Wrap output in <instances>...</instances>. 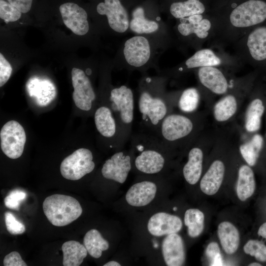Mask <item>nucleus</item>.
<instances>
[{"instance_id":"1","label":"nucleus","mask_w":266,"mask_h":266,"mask_svg":"<svg viewBox=\"0 0 266 266\" xmlns=\"http://www.w3.org/2000/svg\"><path fill=\"white\" fill-rule=\"evenodd\" d=\"M215 29L209 47L224 49L232 46L253 28L266 22V0L234 1L230 7L211 13Z\"/></svg>"},{"instance_id":"2","label":"nucleus","mask_w":266,"mask_h":266,"mask_svg":"<svg viewBox=\"0 0 266 266\" xmlns=\"http://www.w3.org/2000/svg\"><path fill=\"white\" fill-rule=\"evenodd\" d=\"M204 126L203 113L173 111L163 120L157 136L172 153L185 152L203 131Z\"/></svg>"},{"instance_id":"3","label":"nucleus","mask_w":266,"mask_h":266,"mask_svg":"<svg viewBox=\"0 0 266 266\" xmlns=\"http://www.w3.org/2000/svg\"><path fill=\"white\" fill-rule=\"evenodd\" d=\"M159 86L151 78H146L140 88L137 101L144 132L157 136L163 120L173 111L178 94H166Z\"/></svg>"},{"instance_id":"4","label":"nucleus","mask_w":266,"mask_h":266,"mask_svg":"<svg viewBox=\"0 0 266 266\" xmlns=\"http://www.w3.org/2000/svg\"><path fill=\"white\" fill-rule=\"evenodd\" d=\"M130 153L133 165L139 172L155 174L165 167L166 155L172 153L158 136L141 131L132 133Z\"/></svg>"},{"instance_id":"5","label":"nucleus","mask_w":266,"mask_h":266,"mask_svg":"<svg viewBox=\"0 0 266 266\" xmlns=\"http://www.w3.org/2000/svg\"><path fill=\"white\" fill-rule=\"evenodd\" d=\"M260 74L259 71L254 70L237 77L233 86L213 103L212 113L217 123H227L236 117Z\"/></svg>"},{"instance_id":"6","label":"nucleus","mask_w":266,"mask_h":266,"mask_svg":"<svg viewBox=\"0 0 266 266\" xmlns=\"http://www.w3.org/2000/svg\"><path fill=\"white\" fill-rule=\"evenodd\" d=\"M233 55L266 76V22L253 28L232 46Z\"/></svg>"},{"instance_id":"7","label":"nucleus","mask_w":266,"mask_h":266,"mask_svg":"<svg viewBox=\"0 0 266 266\" xmlns=\"http://www.w3.org/2000/svg\"><path fill=\"white\" fill-rule=\"evenodd\" d=\"M202 97L208 104L226 94L234 85L235 72L222 67L205 66L195 70Z\"/></svg>"},{"instance_id":"8","label":"nucleus","mask_w":266,"mask_h":266,"mask_svg":"<svg viewBox=\"0 0 266 266\" xmlns=\"http://www.w3.org/2000/svg\"><path fill=\"white\" fill-rule=\"evenodd\" d=\"M214 29V19L209 13L179 19L176 27L179 36L196 51L211 40Z\"/></svg>"},{"instance_id":"9","label":"nucleus","mask_w":266,"mask_h":266,"mask_svg":"<svg viewBox=\"0 0 266 266\" xmlns=\"http://www.w3.org/2000/svg\"><path fill=\"white\" fill-rule=\"evenodd\" d=\"M242 66L233 54L227 52L224 49L209 47L197 50L174 73L180 74L205 66L222 67L236 73Z\"/></svg>"},{"instance_id":"10","label":"nucleus","mask_w":266,"mask_h":266,"mask_svg":"<svg viewBox=\"0 0 266 266\" xmlns=\"http://www.w3.org/2000/svg\"><path fill=\"white\" fill-rule=\"evenodd\" d=\"M109 102L123 137L127 143L132 134L134 101L131 88L123 85L112 89Z\"/></svg>"},{"instance_id":"11","label":"nucleus","mask_w":266,"mask_h":266,"mask_svg":"<svg viewBox=\"0 0 266 266\" xmlns=\"http://www.w3.org/2000/svg\"><path fill=\"white\" fill-rule=\"evenodd\" d=\"M42 207L48 221L58 227L70 224L82 213L81 206L77 200L61 194L47 197L43 202Z\"/></svg>"},{"instance_id":"12","label":"nucleus","mask_w":266,"mask_h":266,"mask_svg":"<svg viewBox=\"0 0 266 266\" xmlns=\"http://www.w3.org/2000/svg\"><path fill=\"white\" fill-rule=\"evenodd\" d=\"M243 116L245 133L253 134L261 129L262 118L266 111V76L260 74L247 100Z\"/></svg>"},{"instance_id":"13","label":"nucleus","mask_w":266,"mask_h":266,"mask_svg":"<svg viewBox=\"0 0 266 266\" xmlns=\"http://www.w3.org/2000/svg\"><path fill=\"white\" fill-rule=\"evenodd\" d=\"M216 134L204 133L203 131L188 148V160L182 171L185 180L190 185L196 184L201 177L205 149L212 145Z\"/></svg>"},{"instance_id":"14","label":"nucleus","mask_w":266,"mask_h":266,"mask_svg":"<svg viewBox=\"0 0 266 266\" xmlns=\"http://www.w3.org/2000/svg\"><path fill=\"white\" fill-rule=\"evenodd\" d=\"M94 122L100 135L107 139L110 149L116 151L123 149L126 144L117 122L110 106L103 104L97 108L94 114Z\"/></svg>"},{"instance_id":"15","label":"nucleus","mask_w":266,"mask_h":266,"mask_svg":"<svg viewBox=\"0 0 266 266\" xmlns=\"http://www.w3.org/2000/svg\"><path fill=\"white\" fill-rule=\"evenodd\" d=\"M95 167L92 151L81 148L64 159L60 166V171L65 178L77 180L92 172Z\"/></svg>"},{"instance_id":"16","label":"nucleus","mask_w":266,"mask_h":266,"mask_svg":"<svg viewBox=\"0 0 266 266\" xmlns=\"http://www.w3.org/2000/svg\"><path fill=\"white\" fill-rule=\"evenodd\" d=\"M0 147L8 158L15 159L22 154L26 136L24 128L18 122L11 120L2 127L0 133Z\"/></svg>"},{"instance_id":"17","label":"nucleus","mask_w":266,"mask_h":266,"mask_svg":"<svg viewBox=\"0 0 266 266\" xmlns=\"http://www.w3.org/2000/svg\"><path fill=\"white\" fill-rule=\"evenodd\" d=\"M71 79L74 89L72 98L76 106L83 111H90L96 96L89 78L83 70L73 67Z\"/></svg>"},{"instance_id":"18","label":"nucleus","mask_w":266,"mask_h":266,"mask_svg":"<svg viewBox=\"0 0 266 266\" xmlns=\"http://www.w3.org/2000/svg\"><path fill=\"white\" fill-rule=\"evenodd\" d=\"M132 167L130 151L122 149L116 151L103 164L101 173L102 176L120 184L124 183Z\"/></svg>"},{"instance_id":"19","label":"nucleus","mask_w":266,"mask_h":266,"mask_svg":"<svg viewBox=\"0 0 266 266\" xmlns=\"http://www.w3.org/2000/svg\"><path fill=\"white\" fill-rule=\"evenodd\" d=\"M64 23L74 33L78 35L86 34L89 31L86 10L81 6L72 1L62 3L59 7Z\"/></svg>"},{"instance_id":"20","label":"nucleus","mask_w":266,"mask_h":266,"mask_svg":"<svg viewBox=\"0 0 266 266\" xmlns=\"http://www.w3.org/2000/svg\"><path fill=\"white\" fill-rule=\"evenodd\" d=\"M97 12L106 15L108 24L114 31L125 32L130 26L127 10L119 0H104L97 5Z\"/></svg>"},{"instance_id":"21","label":"nucleus","mask_w":266,"mask_h":266,"mask_svg":"<svg viewBox=\"0 0 266 266\" xmlns=\"http://www.w3.org/2000/svg\"><path fill=\"white\" fill-rule=\"evenodd\" d=\"M151 54L148 40L144 37L135 36L127 40L124 48V55L127 63L139 67L145 65Z\"/></svg>"},{"instance_id":"22","label":"nucleus","mask_w":266,"mask_h":266,"mask_svg":"<svg viewBox=\"0 0 266 266\" xmlns=\"http://www.w3.org/2000/svg\"><path fill=\"white\" fill-rule=\"evenodd\" d=\"M182 227L181 220L178 216L166 212H158L149 219L147 229L153 235L161 236L177 233Z\"/></svg>"},{"instance_id":"23","label":"nucleus","mask_w":266,"mask_h":266,"mask_svg":"<svg viewBox=\"0 0 266 266\" xmlns=\"http://www.w3.org/2000/svg\"><path fill=\"white\" fill-rule=\"evenodd\" d=\"M162 254L168 266H181L185 261L183 240L176 233L167 235L162 242Z\"/></svg>"},{"instance_id":"24","label":"nucleus","mask_w":266,"mask_h":266,"mask_svg":"<svg viewBox=\"0 0 266 266\" xmlns=\"http://www.w3.org/2000/svg\"><path fill=\"white\" fill-rule=\"evenodd\" d=\"M246 137H241L238 143L239 152L251 167L255 166L263 152L264 145V136L259 132L247 134Z\"/></svg>"},{"instance_id":"25","label":"nucleus","mask_w":266,"mask_h":266,"mask_svg":"<svg viewBox=\"0 0 266 266\" xmlns=\"http://www.w3.org/2000/svg\"><path fill=\"white\" fill-rule=\"evenodd\" d=\"M26 87L29 95L33 97L40 106L49 104L57 95L55 85L46 78L33 77L29 80Z\"/></svg>"},{"instance_id":"26","label":"nucleus","mask_w":266,"mask_h":266,"mask_svg":"<svg viewBox=\"0 0 266 266\" xmlns=\"http://www.w3.org/2000/svg\"><path fill=\"white\" fill-rule=\"evenodd\" d=\"M225 174V165L220 159L214 160L200 182V188L205 194L213 195L219 190Z\"/></svg>"},{"instance_id":"27","label":"nucleus","mask_w":266,"mask_h":266,"mask_svg":"<svg viewBox=\"0 0 266 266\" xmlns=\"http://www.w3.org/2000/svg\"><path fill=\"white\" fill-rule=\"evenodd\" d=\"M157 192L156 184L147 180L137 182L132 185L126 194V200L131 205L145 206L154 199Z\"/></svg>"},{"instance_id":"28","label":"nucleus","mask_w":266,"mask_h":266,"mask_svg":"<svg viewBox=\"0 0 266 266\" xmlns=\"http://www.w3.org/2000/svg\"><path fill=\"white\" fill-rule=\"evenodd\" d=\"M217 234L221 246L228 254L235 253L239 246V233L236 228L228 221L221 222L218 227Z\"/></svg>"},{"instance_id":"29","label":"nucleus","mask_w":266,"mask_h":266,"mask_svg":"<svg viewBox=\"0 0 266 266\" xmlns=\"http://www.w3.org/2000/svg\"><path fill=\"white\" fill-rule=\"evenodd\" d=\"M256 188L253 170L248 165H243L238 171L236 193L241 201H245L252 196Z\"/></svg>"},{"instance_id":"30","label":"nucleus","mask_w":266,"mask_h":266,"mask_svg":"<svg viewBox=\"0 0 266 266\" xmlns=\"http://www.w3.org/2000/svg\"><path fill=\"white\" fill-rule=\"evenodd\" d=\"M169 12L172 17L179 19L194 14L206 13L207 9L201 0H186L172 2Z\"/></svg>"},{"instance_id":"31","label":"nucleus","mask_w":266,"mask_h":266,"mask_svg":"<svg viewBox=\"0 0 266 266\" xmlns=\"http://www.w3.org/2000/svg\"><path fill=\"white\" fill-rule=\"evenodd\" d=\"M63 265L64 266H79L87 255L85 246L75 240H69L63 243Z\"/></svg>"},{"instance_id":"32","label":"nucleus","mask_w":266,"mask_h":266,"mask_svg":"<svg viewBox=\"0 0 266 266\" xmlns=\"http://www.w3.org/2000/svg\"><path fill=\"white\" fill-rule=\"evenodd\" d=\"M202 99L198 87H190L178 93L175 107L180 112L193 113L197 112Z\"/></svg>"},{"instance_id":"33","label":"nucleus","mask_w":266,"mask_h":266,"mask_svg":"<svg viewBox=\"0 0 266 266\" xmlns=\"http://www.w3.org/2000/svg\"><path fill=\"white\" fill-rule=\"evenodd\" d=\"M83 244L88 253L93 258L100 257L102 252L109 248L108 241L104 239L96 229H91L85 234Z\"/></svg>"},{"instance_id":"34","label":"nucleus","mask_w":266,"mask_h":266,"mask_svg":"<svg viewBox=\"0 0 266 266\" xmlns=\"http://www.w3.org/2000/svg\"><path fill=\"white\" fill-rule=\"evenodd\" d=\"M131 30L137 33H150L158 30L159 25L154 21L145 18L143 9L138 7L133 12V18L130 23Z\"/></svg>"},{"instance_id":"35","label":"nucleus","mask_w":266,"mask_h":266,"mask_svg":"<svg viewBox=\"0 0 266 266\" xmlns=\"http://www.w3.org/2000/svg\"><path fill=\"white\" fill-rule=\"evenodd\" d=\"M204 216L202 211L196 208L187 210L184 215V223L188 228V234L193 238L198 237L204 229Z\"/></svg>"},{"instance_id":"36","label":"nucleus","mask_w":266,"mask_h":266,"mask_svg":"<svg viewBox=\"0 0 266 266\" xmlns=\"http://www.w3.org/2000/svg\"><path fill=\"white\" fill-rule=\"evenodd\" d=\"M244 252L261 262H266V245L258 240L251 239L243 247Z\"/></svg>"},{"instance_id":"37","label":"nucleus","mask_w":266,"mask_h":266,"mask_svg":"<svg viewBox=\"0 0 266 266\" xmlns=\"http://www.w3.org/2000/svg\"><path fill=\"white\" fill-rule=\"evenodd\" d=\"M22 12L7 1L0 0V18L6 23L15 22L21 17Z\"/></svg>"},{"instance_id":"38","label":"nucleus","mask_w":266,"mask_h":266,"mask_svg":"<svg viewBox=\"0 0 266 266\" xmlns=\"http://www.w3.org/2000/svg\"><path fill=\"white\" fill-rule=\"evenodd\" d=\"M4 217L6 229L10 233L16 235L23 233L25 232L24 225L18 221L11 212H6Z\"/></svg>"},{"instance_id":"39","label":"nucleus","mask_w":266,"mask_h":266,"mask_svg":"<svg viewBox=\"0 0 266 266\" xmlns=\"http://www.w3.org/2000/svg\"><path fill=\"white\" fill-rule=\"evenodd\" d=\"M26 193L22 190H13L4 198L5 205L11 209L18 210L20 203L26 199Z\"/></svg>"},{"instance_id":"40","label":"nucleus","mask_w":266,"mask_h":266,"mask_svg":"<svg viewBox=\"0 0 266 266\" xmlns=\"http://www.w3.org/2000/svg\"><path fill=\"white\" fill-rule=\"evenodd\" d=\"M205 254L210 266H222L223 261L219 246L215 242H210L207 246Z\"/></svg>"},{"instance_id":"41","label":"nucleus","mask_w":266,"mask_h":266,"mask_svg":"<svg viewBox=\"0 0 266 266\" xmlns=\"http://www.w3.org/2000/svg\"><path fill=\"white\" fill-rule=\"evenodd\" d=\"M12 71L10 63L0 54V87L3 86L9 79Z\"/></svg>"},{"instance_id":"42","label":"nucleus","mask_w":266,"mask_h":266,"mask_svg":"<svg viewBox=\"0 0 266 266\" xmlns=\"http://www.w3.org/2000/svg\"><path fill=\"white\" fill-rule=\"evenodd\" d=\"M4 266H27V264L23 260L20 254L13 251L6 255L3 261Z\"/></svg>"},{"instance_id":"43","label":"nucleus","mask_w":266,"mask_h":266,"mask_svg":"<svg viewBox=\"0 0 266 266\" xmlns=\"http://www.w3.org/2000/svg\"><path fill=\"white\" fill-rule=\"evenodd\" d=\"M6 1L18 8L22 13H27L31 10L33 0H6Z\"/></svg>"},{"instance_id":"44","label":"nucleus","mask_w":266,"mask_h":266,"mask_svg":"<svg viewBox=\"0 0 266 266\" xmlns=\"http://www.w3.org/2000/svg\"><path fill=\"white\" fill-rule=\"evenodd\" d=\"M258 234L266 239V222L260 226L258 231Z\"/></svg>"},{"instance_id":"45","label":"nucleus","mask_w":266,"mask_h":266,"mask_svg":"<svg viewBox=\"0 0 266 266\" xmlns=\"http://www.w3.org/2000/svg\"><path fill=\"white\" fill-rule=\"evenodd\" d=\"M121 265L114 261H110L103 265V266H120Z\"/></svg>"},{"instance_id":"46","label":"nucleus","mask_w":266,"mask_h":266,"mask_svg":"<svg viewBox=\"0 0 266 266\" xmlns=\"http://www.w3.org/2000/svg\"><path fill=\"white\" fill-rule=\"evenodd\" d=\"M265 114H266V111ZM265 150H266V134H265V135L264 136V145L263 151Z\"/></svg>"},{"instance_id":"47","label":"nucleus","mask_w":266,"mask_h":266,"mask_svg":"<svg viewBox=\"0 0 266 266\" xmlns=\"http://www.w3.org/2000/svg\"><path fill=\"white\" fill-rule=\"evenodd\" d=\"M262 265H261L260 263H252L249 265V266H261Z\"/></svg>"},{"instance_id":"48","label":"nucleus","mask_w":266,"mask_h":266,"mask_svg":"<svg viewBox=\"0 0 266 266\" xmlns=\"http://www.w3.org/2000/svg\"><path fill=\"white\" fill-rule=\"evenodd\" d=\"M173 210H176V207H174V208H173Z\"/></svg>"}]
</instances>
